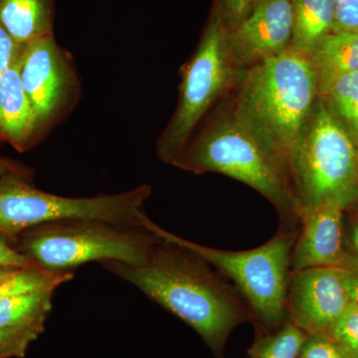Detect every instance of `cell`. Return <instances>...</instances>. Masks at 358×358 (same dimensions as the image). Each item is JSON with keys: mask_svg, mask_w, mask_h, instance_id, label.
Here are the masks:
<instances>
[{"mask_svg": "<svg viewBox=\"0 0 358 358\" xmlns=\"http://www.w3.org/2000/svg\"><path fill=\"white\" fill-rule=\"evenodd\" d=\"M224 3L231 20L237 24L248 15L253 6L254 0H224Z\"/></svg>", "mask_w": 358, "mask_h": 358, "instance_id": "obj_28", "label": "cell"}, {"mask_svg": "<svg viewBox=\"0 0 358 358\" xmlns=\"http://www.w3.org/2000/svg\"><path fill=\"white\" fill-rule=\"evenodd\" d=\"M343 212L338 205L301 209L300 232L292 253V271L317 267L339 268L345 263Z\"/></svg>", "mask_w": 358, "mask_h": 358, "instance_id": "obj_12", "label": "cell"}, {"mask_svg": "<svg viewBox=\"0 0 358 358\" xmlns=\"http://www.w3.org/2000/svg\"><path fill=\"white\" fill-rule=\"evenodd\" d=\"M324 98L352 136L358 148V72L341 75L331 83Z\"/></svg>", "mask_w": 358, "mask_h": 358, "instance_id": "obj_18", "label": "cell"}, {"mask_svg": "<svg viewBox=\"0 0 358 358\" xmlns=\"http://www.w3.org/2000/svg\"><path fill=\"white\" fill-rule=\"evenodd\" d=\"M17 270H20V268L0 266V280L6 279V278L9 277V275L14 274Z\"/></svg>", "mask_w": 358, "mask_h": 358, "instance_id": "obj_31", "label": "cell"}, {"mask_svg": "<svg viewBox=\"0 0 358 358\" xmlns=\"http://www.w3.org/2000/svg\"><path fill=\"white\" fill-rule=\"evenodd\" d=\"M74 277L73 272H50L40 268H20L0 280V300L25 292L55 287L58 288Z\"/></svg>", "mask_w": 358, "mask_h": 358, "instance_id": "obj_20", "label": "cell"}, {"mask_svg": "<svg viewBox=\"0 0 358 358\" xmlns=\"http://www.w3.org/2000/svg\"><path fill=\"white\" fill-rule=\"evenodd\" d=\"M324 96L331 83L341 75L358 72V31L331 32L308 56Z\"/></svg>", "mask_w": 358, "mask_h": 358, "instance_id": "obj_15", "label": "cell"}, {"mask_svg": "<svg viewBox=\"0 0 358 358\" xmlns=\"http://www.w3.org/2000/svg\"><path fill=\"white\" fill-rule=\"evenodd\" d=\"M21 45L16 43L13 37L0 24V77L15 62L22 50Z\"/></svg>", "mask_w": 358, "mask_h": 358, "instance_id": "obj_25", "label": "cell"}, {"mask_svg": "<svg viewBox=\"0 0 358 358\" xmlns=\"http://www.w3.org/2000/svg\"><path fill=\"white\" fill-rule=\"evenodd\" d=\"M20 57L0 77V138L24 152L40 129L21 82Z\"/></svg>", "mask_w": 358, "mask_h": 358, "instance_id": "obj_13", "label": "cell"}, {"mask_svg": "<svg viewBox=\"0 0 358 358\" xmlns=\"http://www.w3.org/2000/svg\"><path fill=\"white\" fill-rule=\"evenodd\" d=\"M56 289H33L0 300V327L43 333Z\"/></svg>", "mask_w": 358, "mask_h": 358, "instance_id": "obj_17", "label": "cell"}, {"mask_svg": "<svg viewBox=\"0 0 358 358\" xmlns=\"http://www.w3.org/2000/svg\"><path fill=\"white\" fill-rule=\"evenodd\" d=\"M138 225L155 236L181 245L203 258L233 282L248 303L250 310L266 331L288 320L287 293L291 275L292 253L300 227L281 224L272 239L248 251H224L195 243L160 227L145 212Z\"/></svg>", "mask_w": 358, "mask_h": 358, "instance_id": "obj_4", "label": "cell"}, {"mask_svg": "<svg viewBox=\"0 0 358 358\" xmlns=\"http://www.w3.org/2000/svg\"><path fill=\"white\" fill-rule=\"evenodd\" d=\"M294 27L289 49L310 56L334 32L336 0H291Z\"/></svg>", "mask_w": 358, "mask_h": 358, "instance_id": "obj_16", "label": "cell"}, {"mask_svg": "<svg viewBox=\"0 0 358 358\" xmlns=\"http://www.w3.org/2000/svg\"><path fill=\"white\" fill-rule=\"evenodd\" d=\"M0 266L18 268H37L8 241L0 237Z\"/></svg>", "mask_w": 358, "mask_h": 358, "instance_id": "obj_26", "label": "cell"}, {"mask_svg": "<svg viewBox=\"0 0 358 358\" xmlns=\"http://www.w3.org/2000/svg\"><path fill=\"white\" fill-rule=\"evenodd\" d=\"M338 270L348 298L358 308V263L348 254L345 263Z\"/></svg>", "mask_w": 358, "mask_h": 358, "instance_id": "obj_27", "label": "cell"}, {"mask_svg": "<svg viewBox=\"0 0 358 358\" xmlns=\"http://www.w3.org/2000/svg\"><path fill=\"white\" fill-rule=\"evenodd\" d=\"M173 166L195 174L217 173L236 179L274 205L281 224L300 227L301 205L288 169L271 157L232 114L192 138Z\"/></svg>", "mask_w": 358, "mask_h": 358, "instance_id": "obj_3", "label": "cell"}, {"mask_svg": "<svg viewBox=\"0 0 358 358\" xmlns=\"http://www.w3.org/2000/svg\"><path fill=\"white\" fill-rule=\"evenodd\" d=\"M29 179L15 173L0 176V237L11 245L24 231L62 219L138 224L152 192V186L143 185L115 194L67 197L38 189Z\"/></svg>", "mask_w": 358, "mask_h": 358, "instance_id": "obj_7", "label": "cell"}, {"mask_svg": "<svg viewBox=\"0 0 358 358\" xmlns=\"http://www.w3.org/2000/svg\"><path fill=\"white\" fill-rule=\"evenodd\" d=\"M289 171L301 209L358 201V148L333 110L317 101L292 150Z\"/></svg>", "mask_w": 358, "mask_h": 358, "instance_id": "obj_6", "label": "cell"}, {"mask_svg": "<svg viewBox=\"0 0 358 358\" xmlns=\"http://www.w3.org/2000/svg\"><path fill=\"white\" fill-rule=\"evenodd\" d=\"M350 252H348V256L358 263V219L350 228Z\"/></svg>", "mask_w": 358, "mask_h": 358, "instance_id": "obj_30", "label": "cell"}, {"mask_svg": "<svg viewBox=\"0 0 358 358\" xmlns=\"http://www.w3.org/2000/svg\"><path fill=\"white\" fill-rule=\"evenodd\" d=\"M291 0H254L248 15L228 33L237 66H253L288 50L293 36Z\"/></svg>", "mask_w": 358, "mask_h": 358, "instance_id": "obj_11", "label": "cell"}, {"mask_svg": "<svg viewBox=\"0 0 358 358\" xmlns=\"http://www.w3.org/2000/svg\"><path fill=\"white\" fill-rule=\"evenodd\" d=\"M329 336L350 358H358V308L350 303L329 331Z\"/></svg>", "mask_w": 358, "mask_h": 358, "instance_id": "obj_21", "label": "cell"}, {"mask_svg": "<svg viewBox=\"0 0 358 358\" xmlns=\"http://www.w3.org/2000/svg\"><path fill=\"white\" fill-rule=\"evenodd\" d=\"M228 33L222 20L214 16L181 69L178 107L157 143V157L166 164L173 166L205 115L237 79Z\"/></svg>", "mask_w": 358, "mask_h": 358, "instance_id": "obj_8", "label": "cell"}, {"mask_svg": "<svg viewBox=\"0 0 358 358\" xmlns=\"http://www.w3.org/2000/svg\"><path fill=\"white\" fill-rule=\"evenodd\" d=\"M240 79L233 117L289 171V155L319 96L310 59L289 48L250 66Z\"/></svg>", "mask_w": 358, "mask_h": 358, "instance_id": "obj_2", "label": "cell"}, {"mask_svg": "<svg viewBox=\"0 0 358 358\" xmlns=\"http://www.w3.org/2000/svg\"><path fill=\"white\" fill-rule=\"evenodd\" d=\"M9 173L20 174V176L30 178V174L25 167L18 166L10 160L0 157V176Z\"/></svg>", "mask_w": 358, "mask_h": 358, "instance_id": "obj_29", "label": "cell"}, {"mask_svg": "<svg viewBox=\"0 0 358 358\" xmlns=\"http://www.w3.org/2000/svg\"><path fill=\"white\" fill-rule=\"evenodd\" d=\"M55 0H0V24L16 43L54 35Z\"/></svg>", "mask_w": 358, "mask_h": 358, "instance_id": "obj_14", "label": "cell"}, {"mask_svg": "<svg viewBox=\"0 0 358 358\" xmlns=\"http://www.w3.org/2000/svg\"><path fill=\"white\" fill-rule=\"evenodd\" d=\"M350 303L338 268L292 271L287 293L288 320L308 336L329 334Z\"/></svg>", "mask_w": 358, "mask_h": 358, "instance_id": "obj_10", "label": "cell"}, {"mask_svg": "<svg viewBox=\"0 0 358 358\" xmlns=\"http://www.w3.org/2000/svg\"><path fill=\"white\" fill-rule=\"evenodd\" d=\"M299 358H350L329 334H310Z\"/></svg>", "mask_w": 358, "mask_h": 358, "instance_id": "obj_23", "label": "cell"}, {"mask_svg": "<svg viewBox=\"0 0 358 358\" xmlns=\"http://www.w3.org/2000/svg\"><path fill=\"white\" fill-rule=\"evenodd\" d=\"M36 331L0 327V358H23L33 341L41 336Z\"/></svg>", "mask_w": 358, "mask_h": 358, "instance_id": "obj_22", "label": "cell"}, {"mask_svg": "<svg viewBox=\"0 0 358 358\" xmlns=\"http://www.w3.org/2000/svg\"><path fill=\"white\" fill-rule=\"evenodd\" d=\"M308 334L287 320L282 326L259 336L249 358H299Z\"/></svg>", "mask_w": 358, "mask_h": 358, "instance_id": "obj_19", "label": "cell"}, {"mask_svg": "<svg viewBox=\"0 0 358 358\" xmlns=\"http://www.w3.org/2000/svg\"><path fill=\"white\" fill-rule=\"evenodd\" d=\"M100 264L192 327L216 358H223L233 329L254 320L236 287L181 245L159 238L143 263Z\"/></svg>", "mask_w": 358, "mask_h": 358, "instance_id": "obj_1", "label": "cell"}, {"mask_svg": "<svg viewBox=\"0 0 358 358\" xmlns=\"http://www.w3.org/2000/svg\"><path fill=\"white\" fill-rule=\"evenodd\" d=\"M358 31V0H336L334 32Z\"/></svg>", "mask_w": 358, "mask_h": 358, "instance_id": "obj_24", "label": "cell"}, {"mask_svg": "<svg viewBox=\"0 0 358 358\" xmlns=\"http://www.w3.org/2000/svg\"><path fill=\"white\" fill-rule=\"evenodd\" d=\"M157 238L138 224L101 219L71 218L36 226L15 238L14 247L37 268L73 272L91 262L138 265L145 262Z\"/></svg>", "mask_w": 358, "mask_h": 358, "instance_id": "obj_5", "label": "cell"}, {"mask_svg": "<svg viewBox=\"0 0 358 358\" xmlns=\"http://www.w3.org/2000/svg\"><path fill=\"white\" fill-rule=\"evenodd\" d=\"M20 74L39 129L55 122L69 105L76 84L70 61L54 35L22 47Z\"/></svg>", "mask_w": 358, "mask_h": 358, "instance_id": "obj_9", "label": "cell"}]
</instances>
